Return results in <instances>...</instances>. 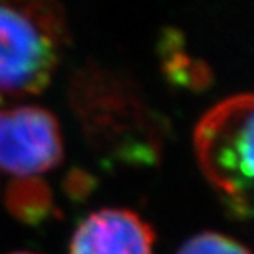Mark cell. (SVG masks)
<instances>
[{
    "mask_svg": "<svg viewBox=\"0 0 254 254\" xmlns=\"http://www.w3.org/2000/svg\"><path fill=\"white\" fill-rule=\"evenodd\" d=\"M68 42L53 2H0V101L38 94L52 81Z\"/></svg>",
    "mask_w": 254,
    "mask_h": 254,
    "instance_id": "6da1fadb",
    "label": "cell"
},
{
    "mask_svg": "<svg viewBox=\"0 0 254 254\" xmlns=\"http://www.w3.org/2000/svg\"><path fill=\"white\" fill-rule=\"evenodd\" d=\"M253 96L236 94L208 111L193 135L203 175L240 220L253 211Z\"/></svg>",
    "mask_w": 254,
    "mask_h": 254,
    "instance_id": "7a4b0ae2",
    "label": "cell"
},
{
    "mask_svg": "<svg viewBox=\"0 0 254 254\" xmlns=\"http://www.w3.org/2000/svg\"><path fill=\"white\" fill-rule=\"evenodd\" d=\"M63 137L58 119L40 106L0 109V170L37 177L62 164Z\"/></svg>",
    "mask_w": 254,
    "mask_h": 254,
    "instance_id": "3957f363",
    "label": "cell"
},
{
    "mask_svg": "<svg viewBox=\"0 0 254 254\" xmlns=\"http://www.w3.org/2000/svg\"><path fill=\"white\" fill-rule=\"evenodd\" d=\"M155 233L134 211L106 208L76 228L69 254H154Z\"/></svg>",
    "mask_w": 254,
    "mask_h": 254,
    "instance_id": "277c9868",
    "label": "cell"
},
{
    "mask_svg": "<svg viewBox=\"0 0 254 254\" xmlns=\"http://www.w3.org/2000/svg\"><path fill=\"white\" fill-rule=\"evenodd\" d=\"M5 205L20 221L38 225L53 211V195L40 177H20L5 190Z\"/></svg>",
    "mask_w": 254,
    "mask_h": 254,
    "instance_id": "5b68a950",
    "label": "cell"
},
{
    "mask_svg": "<svg viewBox=\"0 0 254 254\" xmlns=\"http://www.w3.org/2000/svg\"><path fill=\"white\" fill-rule=\"evenodd\" d=\"M179 254H251L241 243L220 233H201L193 236L184 246Z\"/></svg>",
    "mask_w": 254,
    "mask_h": 254,
    "instance_id": "8992f818",
    "label": "cell"
},
{
    "mask_svg": "<svg viewBox=\"0 0 254 254\" xmlns=\"http://www.w3.org/2000/svg\"><path fill=\"white\" fill-rule=\"evenodd\" d=\"M13 254H30V253H13Z\"/></svg>",
    "mask_w": 254,
    "mask_h": 254,
    "instance_id": "52a82bcc",
    "label": "cell"
}]
</instances>
